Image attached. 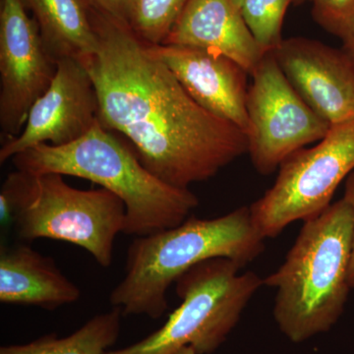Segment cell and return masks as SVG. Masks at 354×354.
Listing matches in <instances>:
<instances>
[{"label":"cell","instance_id":"ffe728a7","mask_svg":"<svg viewBox=\"0 0 354 354\" xmlns=\"http://www.w3.org/2000/svg\"><path fill=\"white\" fill-rule=\"evenodd\" d=\"M132 0H86L95 10L128 24Z\"/></svg>","mask_w":354,"mask_h":354},{"label":"cell","instance_id":"7402d4cb","mask_svg":"<svg viewBox=\"0 0 354 354\" xmlns=\"http://www.w3.org/2000/svg\"><path fill=\"white\" fill-rule=\"evenodd\" d=\"M344 50L348 51L351 57L353 58L354 60V32L353 36L351 38L346 39V41H344Z\"/></svg>","mask_w":354,"mask_h":354},{"label":"cell","instance_id":"6da1fadb","mask_svg":"<svg viewBox=\"0 0 354 354\" xmlns=\"http://www.w3.org/2000/svg\"><path fill=\"white\" fill-rule=\"evenodd\" d=\"M90 7L99 44L82 60L99 97V123L131 144L151 174L189 189L248 153L245 133L194 101L130 26Z\"/></svg>","mask_w":354,"mask_h":354},{"label":"cell","instance_id":"5bb4252c","mask_svg":"<svg viewBox=\"0 0 354 354\" xmlns=\"http://www.w3.org/2000/svg\"><path fill=\"white\" fill-rule=\"evenodd\" d=\"M81 290L55 260L28 244L0 247V302L53 311L78 301Z\"/></svg>","mask_w":354,"mask_h":354},{"label":"cell","instance_id":"e0dca14e","mask_svg":"<svg viewBox=\"0 0 354 354\" xmlns=\"http://www.w3.org/2000/svg\"><path fill=\"white\" fill-rule=\"evenodd\" d=\"M189 0H132L128 25L146 43L162 44Z\"/></svg>","mask_w":354,"mask_h":354},{"label":"cell","instance_id":"30bf717a","mask_svg":"<svg viewBox=\"0 0 354 354\" xmlns=\"http://www.w3.org/2000/svg\"><path fill=\"white\" fill-rule=\"evenodd\" d=\"M99 111L85 64L75 58L59 60L53 82L32 104L19 136L2 142L0 164L41 144L64 146L80 139L99 122Z\"/></svg>","mask_w":354,"mask_h":354},{"label":"cell","instance_id":"4fadbf2b","mask_svg":"<svg viewBox=\"0 0 354 354\" xmlns=\"http://www.w3.org/2000/svg\"><path fill=\"white\" fill-rule=\"evenodd\" d=\"M162 44L225 55L250 76L266 55L232 0H189Z\"/></svg>","mask_w":354,"mask_h":354},{"label":"cell","instance_id":"52a82bcc","mask_svg":"<svg viewBox=\"0 0 354 354\" xmlns=\"http://www.w3.org/2000/svg\"><path fill=\"white\" fill-rule=\"evenodd\" d=\"M354 169V120L330 127L317 145L301 149L279 167L274 185L250 206L264 239L278 236L295 221L322 214Z\"/></svg>","mask_w":354,"mask_h":354},{"label":"cell","instance_id":"5b68a950","mask_svg":"<svg viewBox=\"0 0 354 354\" xmlns=\"http://www.w3.org/2000/svg\"><path fill=\"white\" fill-rule=\"evenodd\" d=\"M0 221L13 223L21 241L50 239L85 249L101 267L113 263L127 207L106 188L81 190L58 174L11 172L0 191Z\"/></svg>","mask_w":354,"mask_h":354},{"label":"cell","instance_id":"7a4b0ae2","mask_svg":"<svg viewBox=\"0 0 354 354\" xmlns=\"http://www.w3.org/2000/svg\"><path fill=\"white\" fill-rule=\"evenodd\" d=\"M264 241L250 207L208 220L191 216L176 227L136 237L128 247L124 278L109 301L122 315L158 319L167 308L169 286L184 272L214 258L245 267L265 250Z\"/></svg>","mask_w":354,"mask_h":354},{"label":"cell","instance_id":"ac0fdd59","mask_svg":"<svg viewBox=\"0 0 354 354\" xmlns=\"http://www.w3.org/2000/svg\"><path fill=\"white\" fill-rule=\"evenodd\" d=\"M293 0H245L242 17L256 43L265 53L276 50L283 41L281 27Z\"/></svg>","mask_w":354,"mask_h":354},{"label":"cell","instance_id":"d4e9b609","mask_svg":"<svg viewBox=\"0 0 354 354\" xmlns=\"http://www.w3.org/2000/svg\"><path fill=\"white\" fill-rule=\"evenodd\" d=\"M293 2H295V3H301V0H293Z\"/></svg>","mask_w":354,"mask_h":354},{"label":"cell","instance_id":"277c9868","mask_svg":"<svg viewBox=\"0 0 354 354\" xmlns=\"http://www.w3.org/2000/svg\"><path fill=\"white\" fill-rule=\"evenodd\" d=\"M354 209L344 198L304 221L285 262L264 279L277 288L274 318L292 342L329 332L348 300Z\"/></svg>","mask_w":354,"mask_h":354},{"label":"cell","instance_id":"9c48e42d","mask_svg":"<svg viewBox=\"0 0 354 354\" xmlns=\"http://www.w3.org/2000/svg\"><path fill=\"white\" fill-rule=\"evenodd\" d=\"M57 62L44 48L38 25L21 0L0 7V132L1 142L19 136L32 104L50 87Z\"/></svg>","mask_w":354,"mask_h":354},{"label":"cell","instance_id":"8992f818","mask_svg":"<svg viewBox=\"0 0 354 354\" xmlns=\"http://www.w3.org/2000/svg\"><path fill=\"white\" fill-rule=\"evenodd\" d=\"M227 258L204 261L176 281L181 304L160 329L131 346L106 354H177L190 346L197 354L220 348L239 323L251 298L264 286L253 272Z\"/></svg>","mask_w":354,"mask_h":354},{"label":"cell","instance_id":"8fae6325","mask_svg":"<svg viewBox=\"0 0 354 354\" xmlns=\"http://www.w3.org/2000/svg\"><path fill=\"white\" fill-rule=\"evenodd\" d=\"M272 53L297 94L330 127L354 120V60L348 51L290 38Z\"/></svg>","mask_w":354,"mask_h":354},{"label":"cell","instance_id":"cb8c5ba5","mask_svg":"<svg viewBox=\"0 0 354 354\" xmlns=\"http://www.w3.org/2000/svg\"><path fill=\"white\" fill-rule=\"evenodd\" d=\"M234 2L235 6L239 7V9L241 8L242 4L245 2V0H232Z\"/></svg>","mask_w":354,"mask_h":354},{"label":"cell","instance_id":"d6986e66","mask_svg":"<svg viewBox=\"0 0 354 354\" xmlns=\"http://www.w3.org/2000/svg\"><path fill=\"white\" fill-rule=\"evenodd\" d=\"M314 19L342 41L354 32V0H314Z\"/></svg>","mask_w":354,"mask_h":354},{"label":"cell","instance_id":"2e32d148","mask_svg":"<svg viewBox=\"0 0 354 354\" xmlns=\"http://www.w3.org/2000/svg\"><path fill=\"white\" fill-rule=\"evenodd\" d=\"M121 316V310L113 307L93 317L68 337L44 335L28 344L1 346L0 354H106L118 341Z\"/></svg>","mask_w":354,"mask_h":354},{"label":"cell","instance_id":"9a60e30c","mask_svg":"<svg viewBox=\"0 0 354 354\" xmlns=\"http://www.w3.org/2000/svg\"><path fill=\"white\" fill-rule=\"evenodd\" d=\"M32 14L46 51L55 62H82L97 50L99 39L86 0H21Z\"/></svg>","mask_w":354,"mask_h":354},{"label":"cell","instance_id":"603a6c76","mask_svg":"<svg viewBox=\"0 0 354 354\" xmlns=\"http://www.w3.org/2000/svg\"><path fill=\"white\" fill-rule=\"evenodd\" d=\"M177 354H197L195 353L194 349L192 348H190V346H187V348H184L181 349L180 351H179Z\"/></svg>","mask_w":354,"mask_h":354},{"label":"cell","instance_id":"44dd1931","mask_svg":"<svg viewBox=\"0 0 354 354\" xmlns=\"http://www.w3.org/2000/svg\"><path fill=\"white\" fill-rule=\"evenodd\" d=\"M344 199L351 205L354 209V172L346 177V189H344ZM348 283L351 288H354V239L353 252H351V265L348 270Z\"/></svg>","mask_w":354,"mask_h":354},{"label":"cell","instance_id":"7c38bea8","mask_svg":"<svg viewBox=\"0 0 354 354\" xmlns=\"http://www.w3.org/2000/svg\"><path fill=\"white\" fill-rule=\"evenodd\" d=\"M151 48L198 104L246 134L249 74L241 65L225 55L189 46L151 44Z\"/></svg>","mask_w":354,"mask_h":354},{"label":"cell","instance_id":"ba28073f","mask_svg":"<svg viewBox=\"0 0 354 354\" xmlns=\"http://www.w3.org/2000/svg\"><path fill=\"white\" fill-rule=\"evenodd\" d=\"M251 77L246 100L247 153L256 171L269 176L291 155L322 140L330 125L297 94L272 51Z\"/></svg>","mask_w":354,"mask_h":354},{"label":"cell","instance_id":"484cf974","mask_svg":"<svg viewBox=\"0 0 354 354\" xmlns=\"http://www.w3.org/2000/svg\"><path fill=\"white\" fill-rule=\"evenodd\" d=\"M304 1H306V0H301V2H304ZM310 1L313 2V1H314V0H310Z\"/></svg>","mask_w":354,"mask_h":354},{"label":"cell","instance_id":"3957f363","mask_svg":"<svg viewBox=\"0 0 354 354\" xmlns=\"http://www.w3.org/2000/svg\"><path fill=\"white\" fill-rule=\"evenodd\" d=\"M11 162L17 171L80 177L111 191L127 207L123 234L133 236L176 227L199 205L189 189L174 187L151 174L132 147L99 122L72 143L41 144Z\"/></svg>","mask_w":354,"mask_h":354}]
</instances>
